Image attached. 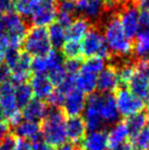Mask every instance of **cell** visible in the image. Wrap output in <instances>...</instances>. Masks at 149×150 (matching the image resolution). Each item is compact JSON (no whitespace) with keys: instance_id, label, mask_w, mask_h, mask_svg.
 Wrapping results in <instances>:
<instances>
[{"instance_id":"obj_1","label":"cell","mask_w":149,"mask_h":150,"mask_svg":"<svg viewBox=\"0 0 149 150\" xmlns=\"http://www.w3.org/2000/svg\"><path fill=\"white\" fill-rule=\"evenodd\" d=\"M83 120L89 132L103 130L119 122V115L112 94L94 92L86 99Z\"/></svg>"},{"instance_id":"obj_2","label":"cell","mask_w":149,"mask_h":150,"mask_svg":"<svg viewBox=\"0 0 149 150\" xmlns=\"http://www.w3.org/2000/svg\"><path fill=\"white\" fill-rule=\"evenodd\" d=\"M27 32L26 21L16 12L0 13V50H18Z\"/></svg>"},{"instance_id":"obj_3","label":"cell","mask_w":149,"mask_h":150,"mask_svg":"<svg viewBox=\"0 0 149 150\" xmlns=\"http://www.w3.org/2000/svg\"><path fill=\"white\" fill-rule=\"evenodd\" d=\"M102 34L109 52L117 56H129L133 52L132 39L125 33L117 16L106 21Z\"/></svg>"},{"instance_id":"obj_4","label":"cell","mask_w":149,"mask_h":150,"mask_svg":"<svg viewBox=\"0 0 149 150\" xmlns=\"http://www.w3.org/2000/svg\"><path fill=\"white\" fill-rule=\"evenodd\" d=\"M66 115L60 109H49L41 127V138L43 142L54 148L66 142Z\"/></svg>"},{"instance_id":"obj_5","label":"cell","mask_w":149,"mask_h":150,"mask_svg":"<svg viewBox=\"0 0 149 150\" xmlns=\"http://www.w3.org/2000/svg\"><path fill=\"white\" fill-rule=\"evenodd\" d=\"M105 67L102 58H87L74 76V87L83 94H92L97 89V78Z\"/></svg>"},{"instance_id":"obj_6","label":"cell","mask_w":149,"mask_h":150,"mask_svg":"<svg viewBox=\"0 0 149 150\" xmlns=\"http://www.w3.org/2000/svg\"><path fill=\"white\" fill-rule=\"evenodd\" d=\"M4 63L10 74L14 85L26 83L32 73V57L20 50H8L4 52Z\"/></svg>"},{"instance_id":"obj_7","label":"cell","mask_w":149,"mask_h":150,"mask_svg":"<svg viewBox=\"0 0 149 150\" xmlns=\"http://www.w3.org/2000/svg\"><path fill=\"white\" fill-rule=\"evenodd\" d=\"M0 108L8 125L16 127L22 122V112L16 98V85L11 81L0 85Z\"/></svg>"},{"instance_id":"obj_8","label":"cell","mask_w":149,"mask_h":150,"mask_svg":"<svg viewBox=\"0 0 149 150\" xmlns=\"http://www.w3.org/2000/svg\"><path fill=\"white\" fill-rule=\"evenodd\" d=\"M24 52L31 57H38L47 54L52 50V46L48 37L47 30L45 28L33 27L26 34L23 42Z\"/></svg>"},{"instance_id":"obj_9","label":"cell","mask_w":149,"mask_h":150,"mask_svg":"<svg viewBox=\"0 0 149 150\" xmlns=\"http://www.w3.org/2000/svg\"><path fill=\"white\" fill-rule=\"evenodd\" d=\"M82 54L87 58H106L109 50L104 40L103 34L97 29H90L81 42Z\"/></svg>"},{"instance_id":"obj_10","label":"cell","mask_w":149,"mask_h":150,"mask_svg":"<svg viewBox=\"0 0 149 150\" xmlns=\"http://www.w3.org/2000/svg\"><path fill=\"white\" fill-rule=\"evenodd\" d=\"M115 104L119 117H130L141 112L145 106V102L137 97L128 88H121L114 96Z\"/></svg>"},{"instance_id":"obj_11","label":"cell","mask_w":149,"mask_h":150,"mask_svg":"<svg viewBox=\"0 0 149 150\" xmlns=\"http://www.w3.org/2000/svg\"><path fill=\"white\" fill-rule=\"evenodd\" d=\"M129 89L144 102H149V61H140L135 65Z\"/></svg>"},{"instance_id":"obj_12","label":"cell","mask_w":149,"mask_h":150,"mask_svg":"<svg viewBox=\"0 0 149 150\" xmlns=\"http://www.w3.org/2000/svg\"><path fill=\"white\" fill-rule=\"evenodd\" d=\"M64 65V57L57 50H51L47 54L32 59V71L35 75H46Z\"/></svg>"},{"instance_id":"obj_13","label":"cell","mask_w":149,"mask_h":150,"mask_svg":"<svg viewBox=\"0 0 149 150\" xmlns=\"http://www.w3.org/2000/svg\"><path fill=\"white\" fill-rule=\"evenodd\" d=\"M58 13V6L56 0H41L30 18L34 27L46 28L53 24Z\"/></svg>"},{"instance_id":"obj_14","label":"cell","mask_w":149,"mask_h":150,"mask_svg":"<svg viewBox=\"0 0 149 150\" xmlns=\"http://www.w3.org/2000/svg\"><path fill=\"white\" fill-rule=\"evenodd\" d=\"M125 33L129 38L137 36L140 28V11L135 5H127L121 10L117 16Z\"/></svg>"},{"instance_id":"obj_15","label":"cell","mask_w":149,"mask_h":150,"mask_svg":"<svg viewBox=\"0 0 149 150\" xmlns=\"http://www.w3.org/2000/svg\"><path fill=\"white\" fill-rule=\"evenodd\" d=\"M86 96L77 89H72L64 97L62 112L70 117H77L83 115L86 106Z\"/></svg>"},{"instance_id":"obj_16","label":"cell","mask_w":149,"mask_h":150,"mask_svg":"<svg viewBox=\"0 0 149 150\" xmlns=\"http://www.w3.org/2000/svg\"><path fill=\"white\" fill-rule=\"evenodd\" d=\"M119 81L117 71L114 67H107L98 75L97 78V90L103 94H112L114 91L119 90Z\"/></svg>"},{"instance_id":"obj_17","label":"cell","mask_w":149,"mask_h":150,"mask_svg":"<svg viewBox=\"0 0 149 150\" xmlns=\"http://www.w3.org/2000/svg\"><path fill=\"white\" fill-rule=\"evenodd\" d=\"M77 12L87 21H96L101 16L104 8V0H76Z\"/></svg>"},{"instance_id":"obj_18","label":"cell","mask_w":149,"mask_h":150,"mask_svg":"<svg viewBox=\"0 0 149 150\" xmlns=\"http://www.w3.org/2000/svg\"><path fill=\"white\" fill-rule=\"evenodd\" d=\"M29 85L32 89L34 97L42 101L48 100L55 88L46 75H34Z\"/></svg>"},{"instance_id":"obj_19","label":"cell","mask_w":149,"mask_h":150,"mask_svg":"<svg viewBox=\"0 0 149 150\" xmlns=\"http://www.w3.org/2000/svg\"><path fill=\"white\" fill-rule=\"evenodd\" d=\"M109 146L106 131H92L86 134L81 142V150H106Z\"/></svg>"},{"instance_id":"obj_20","label":"cell","mask_w":149,"mask_h":150,"mask_svg":"<svg viewBox=\"0 0 149 150\" xmlns=\"http://www.w3.org/2000/svg\"><path fill=\"white\" fill-rule=\"evenodd\" d=\"M48 111H49V108L45 101L35 98L23 108L22 115L24 120L39 124L40 122H43Z\"/></svg>"},{"instance_id":"obj_21","label":"cell","mask_w":149,"mask_h":150,"mask_svg":"<svg viewBox=\"0 0 149 150\" xmlns=\"http://www.w3.org/2000/svg\"><path fill=\"white\" fill-rule=\"evenodd\" d=\"M14 132L18 139L30 141L32 143L41 140V127L37 122L22 120L20 124L14 127Z\"/></svg>"},{"instance_id":"obj_22","label":"cell","mask_w":149,"mask_h":150,"mask_svg":"<svg viewBox=\"0 0 149 150\" xmlns=\"http://www.w3.org/2000/svg\"><path fill=\"white\" fill-rule=\"evenodd\" d=\"M87 128L82 117H70L66 120V140H68L71 143H81L84 137L87 134Z\"/></svg>"},{"instance_id":"obj_23","label":"cell","mask_w":149,"mask_h":150,"mask_svg":"<svg viewBox=\"0 0 149 150\" xmlns=\"http://www.w3.org/2000/svg\"><path fill=\"white\" fill-rule=\"evenodd\" d=\"M91 29L90 22L84 18H74L66 28V41L82 42L86 34Z\"/></svg>"},{"instance_id":"obj_24","label":"cell","mask_w":149,"mask_h":150,"mask_svg":"<svg viewBox=\"0 0 149 150\" xmlns=\"http://www.w3.org/2000/svg\"><path fill=\"white\" fill-rule=\"evenodd\" d=\"M109 146H115V145H121L127 143V140L131 137L127 125L125 122H117L110 126L109 130L106 132Z\"/></svg>"},{"instance_id":"obj_25","label":"cell","mask_w":149,"mask_h":150,"mask_svg":"<svg viewBox=\"0 0 149 150\" xmlns=\"http://www.w3.org/2000/svg\"><path fill=\"white\" fill-rule=\"evenodd\" d=\"M133 52L140 61H149V30H139Z\"/></svg>"},{"instance_id":"obj_26","label":"cell","mask_w":149,"mask_h":150,"mask_svg":"<svg viewBox=\"0 0 149 150\" xmlns=\"http://www.w3.org/2000/svg\"><path fill=\"white\" fill-rule=\"evenodd\" d=\"M40 1L41 0H14L13 9L16 10V13L22 18L30 20L37 9Z\"/></svg>"},{"instance_id":"obj_27","label":"cell","mask_w":149,"mask_h":150,"mask_svg":"<svg viewBox=\"0 0 149 150\" xmlns=\"http://www.w3.org/2000/svg\"><path fill=\"white\" fill-rule=\"evenodd\" d=\"M66 28L62 27L58 23L54 22L49 26L47 30L48 37H49L50 43L52 47L61 48L66 41Z\"/></svg>"},{"instance_id":"obj_28","label":"cell","mask_w":149,"mask_h":150,"mask_svg":"<svg viewBox=\"0 0 149 150\" xmlns=\"http://www.w3.org/2000/svg\"><path fill=\"white\" fill-rule=\"evenodd\" d=\"M126 125L127 128L129 130L131 137L133 135L137 134L138 132H140L141 130H143L145 127H147L149 125V117L146 112H138L136 115H132V117H128L126 120Z\"/></svg>"},{"instance_id":"obj_29","label":"cell","mask_w":149,"mask_h":150,"mask_svg":"<svg viewBox=\"0 0 149 150\" xmlns=\"http://www.w3.org/2000/svg\"><path fill=\"white\" fill-rule=\"evenodd\" d=\"M16 98L20 108H24L29 102H31L34 99V95L30 85L27 83L16 85Z\"/></svg>"},{"instance_id":"obj_30","label":"cell","mask_w":149,"mask_h":150,"mask_svg":"<svg viewBox=\"0 0 149 150\" xmlns=\"http://www.w3.org/2000/svg\"><path fill=\"white\" fill-rule=\"evenodd\" d=\"M131 145L134 150H149V125L132 136Z\"/></svg>"},{"instance_id":"obj_31","label":"cell","mask_w":149,"mask_h":150,"mask_svg":"<svg viewBox=\"0 0 149 150\" xmlns=\"http://www.w3.org/2000/svg\"><path fill=\"white\" fill-rule=\"evenodd\" d=\"M61 49V54L64 55V57H66L68 59H78L82 54L81 42L66 41Z\"/></svg>"},{"instance_id":"obj_32","label":"cell","mask_w":149,"mask_h":150,"mask_svg":"<svg viewBox=\"0 0 149 150\" xmlns=\"http://www.w3.org/2000/svg\"><path fill=\"white\" fill-rule=\"evenodd\" d=\"M134 69H135V65L131 64L130 62H125L121 65H119V67L117 69V75H119V81L121 84H129V82L131 81L132 77L134 75Z\"/></svg>"},{"instance_id":"obj_33","label":"cell","mask_w":149,"mask_h":150,"mask_svg":"<svg viewBox=\"0 0 149 150\" xmlns=\"http://www.w3.org/2000/svg\"><path fill=\"white\" fill-rule=\"evenodd\" d=\"M58 11L62 13L68 14L71 16H74L77 12V5H76L75 0H66V1H61L58 6Z\"/></svg>"},{"instance_id":"obj_34","label":"cell","mask_w":149,"mask_h":150,"mask_svg":"<svg viewBox=\"0 0 149 150\" xmlns=\"http://www.w3.org/2000/svg\"><path fill=\"white\" fill-rule=\"evenodd\" d=\"M81 60L80 58L78 59H68L64 61V69L68 76H75L76 74L79 71L80 67H81Z\"/></svg>"},{"instance_id":"obj_35","label":"cell","mask_w":149,"mask_h":150,"mask_svg":"<svg viewBox=\"0 0 149 150\" xmlns=\"http://www.w3.org/2000/svg\"><path fill=\"white\" fill-rule=\"evenodd\" d=\"M12 150H34V146H33V143L30 141L16 138Z\"/></svg>"},{"instance_id":"obj_36","label":"cell","mask_w":149,"mask_h":150,"mask_svg":"<svg viewBox=\"0 0 149 150\" xmlns=\"http://www.w3.org/2000/svg\"><path fill=\"white\" fill-rule=\"evenodd\" d=\"M14 0H0V13H9L13 9Z\"/></svg>"},{"instance_id":"obj_37","label":"cell","mask_w":149,"mask_h":150,"mask_svg":"<svg viewBox=\"0 0 149 150\" xmlns=\"http://www.w3.org/2000/svg\"><path fill=\"white\" fill-rule=\"evenodd\" d=\"M9 125L6 120H0V142L9 136Z\"/></svg>"},{"instance_id":"obj_38","label":"cell","mask_w":149,"mask_h":150,"mask_svg":"<svg viewBox=\"0 0 149 150\" xmlns=\"http://www.w3.org/2000/svg\"><path fill=\"white\" fill-rule=\"evenodd\" d=\"M16 139L11 136H7L4 140H2L0 142V147H1V150H12L13 148L14 142H16Z\"/></svg>"},{"instance_id":"obj_39","label":"cell","mask_w":149,"mask_h":150,"mask_svg":"<svg viewBox=\"0 0 149 150\" xmlns=\"http://www.w3.org/2000/svg\"><path fill=\"white\" fill-rule=\"evenodd\" d=\"M9 79H10L9 71H8V69L5 65H3V67L0 69V85L6 83V82H9L10 81Z\"/></svg>"},{"instance_id":"obj_40","label":"cell","mask_w":149,"mask_h":150,"mask_svg":"<svg viewBox=\"0 0 149 150\" xmlns=\"http://www.w3.org/2000/svg\"><path fill=\"white\" fill-rule=\"evenodd\" d=\"M136 7L141 12H149V0H136Z\"/></svg>"},{"instance_id":"obj_41","label":"cell","mask_w":149,"mask_h":150,"mask_svg":"<svg viewBox=\"0 0 149 150\" xmlns=\"http://www.w3.org/2000/svg\"><path fill=\"white\" fill-rule=\"evenodd\" d=\"M33 146H34V150H56L54 147L46 144L45 142H43L41 140L33 143Z\"/></svg>"},{"instance_id":"obj_42","label":"cell","mask_w":149,"mask_h":150,"mask_svg":"<svg viewBox=\"0 0 149 150\" xmlns=\"http://www.w3.org/2000/svg\"><path fill=\"white\" fill-rule=\"evenodd\" d=\"M106 150H134L130 143H125L121 145H115V146H108Z\"/></svg>"},{"instance_id":"obj_43","label":"cell","mask_w":149,"mask_h":150,"mask_svg":"<svg viewBox=\"0 0 149 150\" xmlns=\"http://www.w3.org/2000/svg\"><path fill=\"white\" fill-rule=\"evenodd\" d=\"M57 150H78L76 144H73L71 142H64L60 146H58Z\"/></svg>"},{"instance_id":"obj_44","label":"cell","mask_w":149,"mask_h":150,"mask_svg":"<svg viewBox=\"0 0 149 150\" xmlns=\"http://www.w3.org/2000/svg\"><path fill=\"white\" fill-rule=\"evenodd\" d=\"M4 65V52L0 50V69Z\"/></svg>"},{"instance_id":"obj_45","label":"cell","mask_w":149,"mask_h":150,"mask_svg":"<svg viewBox=\"0 0 149 150\" xmlns=\"http://www.w3.org/2000/svg\"><path fill=\"white\" fill-rule=\"evenodd\" d=\"M0 120H4V117H3V112H2L1 108H0Z\"/></svg>"},{"instance_id":"obj_46","label":"cell","mask_w":149,"mask_h":150,"mask_svg":"<svg viewBox=\"0 0 149 150\" xmlns=\"http://www.w3.org/2000/svg\"><path fill=\"white\" fill-rule=\"evenodd\" d=\"M147 115H148V117H149V105H148V113H147Z\"/></svg>"},{"instance_id":"obj_47","label":"cell","mask_w":149,"mask_h":150,"mask_svg":"<svg viewBox=\"0 0 149 150\" xmlns=\"http://www.w3.org/2000/svg\"><path fill=\"white\" fill-rule=\"evenodd\" d=\"M60 1H66V0H60Z\"/></svg>"},{"instance_id":"obj_48","label":"cell","mask_w":149,"mask_h":150,"mask_svg":"<svg viewBox=\"0 0 149 150\" xmlns=\"http://www.w3.org/2000/svg\"><path fill=\"white\" fill-rule=\"evenodd\" d=\"M0 150H1V147H0Z\"/></svg>"}]
</instances>
